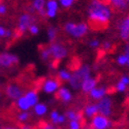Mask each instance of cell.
<instances>
[{
  "label": "cell",
  "instance_id": "11",
  "mask_svg": "<svg viewBox=\"0 0 129 129\" xmlns=\"http://www.w3.org/2000/svg\"><path fill=\"white\" fill-rule=\"evenodd\" d=\"M119 33L120 37L124 41L129 40V17L124 18L119 24Z\"/></svg>",
  "mask_w": 129,
  "mask_h": 129
},
{
  "label": "cell",
  "instance_id": "42",
  "mask_svg": "<svg viewBox=\"0 0 129 129\" xmlns=\"http://www.w3.org/2000/svg\"><path fill=\"white\" fill-rule=\"evenodd\" d=\"M3 129H18L16 127H13V126H7V127H4Z\"/></svg>",
  "mask_w": 129,
  "mask_h": 129
},
{
  "label": "cell",
  "instance_id": "28",
  "mask_svg": "<svg viewBox=\"0 0 129 129\" xmlns=\"http://www.w3.org/2000/svg\"><path fill=\"white\" fill-rule=\"evenodd\" d=\"M29 32L32 34V35H36L38 34V32H39V27L36 25V24H32L30 27H29Z\"/></svg>",
  "mask_w": 129,
  "mask_h": 129
},
{
  "label": "cell",
  "instance_id": "30",
  "mask_svg": "<svg viewBox=\"0 0 129 129\" xmlns=\"http://www.w3.org/2000/svg\"><path fill=\"white\" fill-rule=\"evenodd\" d=\"M69 129H81V123L77 120H71L69 122Z\"/></svg>",
  "mask_w": 129,
  "mask_h": 129
},
{
  "label": "cell",
  "instance_id": "29",
  "mask_svg": "<svg viewBox=\"0 0 129 129\" xmlns=\"http://www.w3.org/2000/svg\"><path fill=\"white\" fill-rule=\"evenodd\" d=\"M39 129H57V128L53 124H50L47 122H41L39 125Z\"/></svg>",
  "mask_w": 129,
  "mask_h": 129
},
{
  "label": "cell",
  "instance_id": "26",
  "mask_svg": "<svg viewBox=\"0 0 129 129\" xmlns=\"http://www.w3.org/2000/svg\"><path fill=\"white\" fill-rule=\"evenodd\" d=\"M76 2V0H59V2L61 4V6L65 7V8H69L70 6L73 5V3Z\"/></svg>",
  "mask_w": 129,
  "mask_h": 129
},
{
  "label": "cell",
  "instance_id": "45",
  "mask_svg": "<svg viewBox=\"0 0 129 129\" xmlns=\"http://www.w3.org/2000/svg\"><path fill=\"white\" fill-rule=\"evenodd\" d=\"M86 129H89V128H86Z\"/></svg>",
  "mask_w": 129,
  "mask_h": 129
},
{
  "label": "cell",
  "instance_id": "14",
  "mask_svg": "<svg viewBox=\"0 0 129 129\" xmlns=\"http://www.w3.org/2000/svg\"><path fill=\"white\" fill-rule=\"evenodd\" d=\"M107 94V89L105 87H95L94 89H92L90 92H89V95L90 97L94 100H100L101 98H103L104 96Z\"/></svg>",
  "mask_w": 129,
  "mask_h": 129
},
{
  "label": "cell",
  "instance_id": "22",
  "mask_svg": "<svg viewBox=\"0 0 129 129\" xmlns=\"http://www.w3.org/2000/svg\"><path fill=\"white\" fill-rule=\"evenodd\" d=\"M71 77V73L66 70V69H61L58 71V74H57V79L60 81V82H68L69 79Z\"/></svg>",
  "mask_w": 129,
  "mask_h": 129
},
{
  "label": "cell",
  "instance_id": "6",
  "mask_svg": "<svg viewBox=\"0 0 129 129\" xmlns=\"http://www.w3.org/2000/svg\"><path fill=\"white\" fill-rule=\"evenodd\" d=\"M98 109V113L104 117H110L112 115V99L107 96H104L103 98L99 100V102L96 104Z\"/></svg>",
  "mask_w": 129,
  "mask_h": 129
},
{
  "label": "cell",
  "instance_id": "36",
  "mask_svg": "<svg viewBox=\"0 0 129 129\" xmlns=\"http://www.w3.org/2000/svg\"><path fill=\"white\" fill-rule=\"evenodd\" d=\"M65 120H66V117H65V116H64V115H59L58 119H57V121H56V125H58V124H63L64 122H65Z\"/></svg>",
  "mask_w": 129,
  "mask_h": 129
},
{
  "label": "cell",
  "instance_id": "1",
  "mask_svg": "<svg viewBox=\"0 0 129 129\" xmlns=\"http://www.w3.org/2000/svg\"><path fill=\"white\" fill-rule=\"evenodd\" d=\"M89 25L93 30H103L112 18L111 7L101 0H92L88 6Z\"/></svg>",
  "mask_w": 129,
  "mask_h": 129
},
{
  "label": "cell",
  "instance_id": "12",
  "mask_svg": "<svg viewBox=\"0 0 129 129\" xmlns=\"http://www.w3.org/2000/svg\"><path fill=\"white\" fill-rule=\"evenodd\" d=\"M46 7H47L46 16L53 19L57 15L58 8H59V3H58L57 0H48L46 2Z\"/></svg>",
  "mask_w": 129,
  "mask_h": 129
},
{
  "label": "cell",
  "instance_id": "21",
  "mask_svg": "<svg viewBox=\"0 0 129 129\" xmlns=\"http://www.w3.org/2000/svg\"><path fill=\"white\" fill-rule=\"evenodd\" d=\"M33 109H34V113L37 116H44L48 112V106L45 103H37L33 106Z\"/></svg>",
  "mask_w": 129,
  "mask_h": 129
},
{
  "label": "cell",
  "instance_id": "27",
  "mask_svg": "<svg viewBox=\"0 0 129 129\" xmlns=\"http://www.w3.org/2000/svg\"><path fill=\"white\" fill-rule=\"evenodd\" d=\"M29 113L28 112H22V113H20L19 115H18V121L19 122H25V121H27L28 119H29Z\"/></svg>",
  "mask_w": 129,
  "mask_h": 129
},
{
  "label": "cell",
  "instance_id": "33",
  "mask_svg": "<svg viewBox=\"0 0 129 129\" xmlns=\"http://www.w3.org/2000/svg\"><path fill=\"white\" fill-rule=\"evenodd\" d=\"M89 47L90 48H92V49H96V48H98L99 46H100V42H99V40L98 39H92V40H90L89 41Z\"/></svg>",
  "mask_w": 129,
  "mask_h": 129
},
{
  "label": "cell",
  "instance_id": "44",
  "mask_svg": "<svg viewBox=\"0 0 129 129\" xmlns=\"http://www.w3.org/2000/svg\"><path fill=\"white\" fill-rule=\"evenodd\" d=\"M126 1H127V2H129V0H126Z\"/></svg>",
  "mask_w": 129,
  "mask_h": 129
},
{
  "label": "cell",
  "instance_id": "4",
  "mask_svg": "<svg viewBox=\"0 0 129 129\" xmlns=\"http://www.w3.org/2000/svg\"><path fill=\"white\" fill-rule=\"evenodd\" d=\"M49 50L51 52V57H53L55 61L64 59L68 54L67 49L60 42H52V45L49 47Z\"/></svg>",
  "mask_w": 129,
  "mask_h": 129
},
{
  "label": "cell",
  "instance_id": "31",
  "mask_svg": "<svg viewBox=\"0 0 129 129\" xmlns=\"http://www.w3.org/2000/svg\"><path fill=\"white\" fill-rule=\"evenodd\" d=\"M126 88H127V86H125V85H124L123 83H121L120 81L118 82L117 85H116V90L119 91V92H125Z\"/></svg>",
  "mask_w": 129,
  "mask_h": 129
},
{
  "label": "cell",
  "instance_id": "32",
  "mask_svg": "<svg viewBox=\"0 0 129 129\" xmlns=\"http://www.w3.org/2000/svg\"><path fill=\"white\" fill-rule=\"evenodd\" d=\"M59 115H60V114H59L57 111H53V112L51 113V120H52V122H53V125H56V121H57V119H58Z\"/></svg>",
  "mask_w": 129,
  "mask_h": 129
},
{
  "label": "cell",
  "instance_id": "2",
  "mask_svg": "<svg viewBox=\"0 0 129 129\" xmlns=\"http://www.w3.org/2000/svg\"><path fill=\"white\" fill-rule=\"evenodd\" d=\"M89 77H91V69L90 66L88 65H83L80 66L78 69H76L73 71V73H71V77L69 79V85L70 87L74 90H79L82 87L83 82L88 79Z\"/></svg>",
  "mask_w": 129,
  "mask_h": 129
},
{
  "label": "cell",
  "instance_id": "17",
  "mask_svg": "<svg viewBox=\"0 0 129 129\" xmlns=\"http://www.w3.org/2000/svg\"><path fill=\"white\" fill-rule=\"evenodd\" d=\"M24 97L26 98V100L28 101V103L31 107L34 106L35 104H37V102H38V96H37L36 91H34V90L27 91L24 95Z\"/></svg>",
  "mask_w": 129,
  "mask_h": 129
},
{
  "label": "cell",
  "instance_id": "15",
  "mask_svg": "<svg viewBox=\"0 0 129 129\" xmlns=\"http://www.w3.org/2000/svg\"><path fill=\"white\" fill-rule=\"evenodd\" d=\"M96 85H97V81H96L94 78H92V77H89L88 79H86L83 82L81 89H82V91L84 93H89L92 89H94L96 87Z\"/></svg>",
  "mask_w": 129,
  "mask_h": 129
},
{
  "label": "cell",
  "instance_id": "25",
  "mask_svg": "<svg viewBox=\"0 0 129 129\" xmlns=\"http://www.w3.org/2000/svg\"><path fill=\"white\" fill-rule=\"evenodd\" d=\"M117 63L119 64V65H127L128 64V58L126 57V55H124V54H122V55H119L117 57Z\"/></svg>",
  "mask_w": 129,
  "mask_h": 129
},
{
  "label": "cell",
  "instance_id": "34",
  "mask_svg": "<svg viewBox=\"0 0 129 129\" xmlns=\"http://www.w3.org/2000/svg\"><path fill=\"white\" fill-rule=\"evenodd\" d=\"M112 49V42L111 41H104L102 44V51L103 52H106V51H110Z\"/></svg>",
  "mask_w": 129,
  "mask_h": 129
},
{
  "label": "cell",
  "instance_id": "9",
  "mask_svg": "<svg viewBox=\"0 0 129 129\" xmlns=\"http://www.w3.org/2000/svg\"><path fill=\"white\" fill-rule=\"evenodd\" d=\"M61 86V82L58 79H48L42 84V91L47 94H52L58 91Z\"/></svg>",
  "mask_w": 129,
  "mask_h": 129
},
{
  "label": "cell",
  "instance_id": "19",
  "mask_svg": "<svg viewBox=\"0 0 129 129\" xmlns=\"http://www.w3.org/2000/svg\"><path fill=\"white\" fill-rule=\"evenodd\" d=\"M17 106H18V109H20L21 111H23V112H27L29 111L30 109V105L28 103V101L26 100V98L24 97V96H22V97H20L18 100H17Z\"/></svg>",
  "mask_w": 129,
  "mask_h": 129
},
{
  "label": "cell",
  "instance_id": "5",
  "mask_svg": "<svg viewBox=\"0 0 129 129\" xmlns=\"http://www.w3.org/2000/svg\"><path fill=\"white\" fill-rule=\"evenodd\" d=\"M34 18L32 17L30 14H23L21 15L19 18L18 22V31H17V36L19 37L20 35L24 34L26 31H28L29 27L33 24Z\"/></svg>",
  "mask_w": 129,
  "mask_h": 129
},
{
  "label": "cell",
  "instance_id": "24",
  "mask_svg": "<svg viewBox=\"0 0 129 129\" xmlns=\"http://www.w3.org/2000/svg\"><path fill=\"white\" fill-rule=\"evenodd\" d=\"M40 57H41V59L44 61L50 60V58H51V52H50L49 48H45V49H42L40 51Z\"/></svg>",
  "mask_w": 129,
  "mask_h": 129
},
{
  "label": "cell",
  "instance_id": "7",
  "mask_svg": "<svg viewBox=\"0 0 129 129\" xmlns=\"http://www.w3.org/2000/svg\"><path fill=\"white\" fill-rule=\"evenodd\" d=\"M111 126V122L106 117L97 114L91 120V128L93 129H107Z\"/></svg>",
  "mask_w": 129,
  "mask_h": 129
},
{
  "label": "cell",
  "instance_id": "38",
  "mask_svg": "<svg viewBox=\"0 0 129 129\" xmlns=\"http://www.w3.org/2000/svg\"><path fill=\"white\" fill-rule=\"evenodd\" d=\"M124 55H126V57L128 58V64L127 65L129 66V42H127L125 48H124Z\"/></svg>",
  "mask_w": 129,
  "mask_h": 129
},
{
  "label": "cell",
  "instance_id": "39",
  "mask_svg": "<svg viewBox=\"0 0 129 129\" xmlns=\"http://www.w3.org/2000/svg\"><path fill=\"white\" fill-rule=\"evenodd\" d=\"M5 32L6 29L3 26H0V37H5Z\"/></svg>",
  "mask_w": 129,
  "mask_h": 129
},
{
  "label": "cell",
  "instance_id": "8",
  "mask_svg": "<svg viewBox=\"0 0 129 129\" xmlns=\"http://www.w3.org/2000/svg\"><path fill=\"white\" fill-rule=\"evenodd\" d=\"M19 63V58L10 53H2L0 54V67L9 68Z\"/></svg>",
  "mask_w": 129,
  "mask_h": 129
},
{
  "label": "cell",
  "instance_id": "20",
  "mask_svg": "<svg viewBox=\"0 0 129 129\" xmlns=\"http://www.w3.org/2000/svg\"><path fill=\"white\" fill-rule=\"evenodd\" d=\"M110 3L117 9L124 10L128 7V3L126 0H110Z\"/></svg>",
  "mask_w": 129,
  "mask_h": 129
},
{
  "label": "cell",
  "instance_id": "40",
  "mask_svg": "<svg viewBox=\"0 0 129 129\" xmlns=\"http://www.w3.org/2000/svg\"><path fill=\"white\" fill-rule=\"evenodd\" d=\"M20 129H33V127L30 126V125H27V124H24V125L21 126Z\"/></svg>",
  "mask_w": 129,
  "mask_h": 129
},
{
  "label": "cell",
  "instance_id": "43",
  "mask_svg": "<svg viewBox=\"0 0 129 129\" xmlns=\"http://www.w3.org/2000/svg\"><path fill=\"white\" fill-rule=\"evenodd\" d=\"M0 96H1V90H0Z\"/></svg>",
  "mask_w": 129,
  "mask_h": 129
},
{
  "label": "cell",
  "instance_id": "23",
  "mask_svg": "<svg viewBox=\"0 0 129 129\" xmlns=\"http://www.w3.org/2000/svg\"><path fill=\"white\" fill-rule=\"evenodd\" d=\"M56 36H57V29L53 26H50L48 28V37H49V40L51 42H54L56 39Z\"/></svg>",
  "mask_w": 129,
  "mask_h": 129
},
{
  "label": "cell",
  "instance_id": "10",
  "mask_svg": "<svg viewBox=\"0 0 129 129\" xmlns=\"http://www.w3.org/2000/svg\"><path fill=\"white\" fill-rule=\"evenodd\" d=\"M5 94L7 95L8 98L13 100H18L20 97L23 96V90L16 84H8L7 87L5 88Z\"/></svg>",
  "mask_w": 129,
  "mask_h": 129
},
{
  "label": "cell",
  "instance_id": "18",
  "mask_svg": "<svg viewBox=\"0 0 129 129\" xmlns=\"http://www.w3.org/2000/svg\"><path fill=\"white\" fill-rule=\"evenodd\" d=\"M84 114L87 118H93L95 115L98 114V109L96 104H88L85 107L84 110Z\"/></svg>",
  "mask_w": 129,
  "mask_h": 129
},
{
  "label": "cell",
  "instance_id": "37",
  "mask_svg": "<svg viewBox=\"0 0 129 129\" xmlns=\"http://www.w3.org/2000/svg\"><path fill=\"white\" fill-rule=\"evenodd\" d=\"M6 12H7V8H6L5 4L0 3V16L5 15V14H6Z\"/></svg>",
  "mask_w": 129,
  "mask_h": 129
},
{
  "label": "cell",
  "instance_id": "13",
  "mask_svg": "<svg viewBox=\"0 0 129 129\" xmlns=\"http://www.w3.org/2000/svg\"><path fill=\"white\" fill-rule=\"evenodd\" d=\"M56 97L60 100H62L63 102L65 103H68L70 102V100L72 99V95H71V92L65 88V87H61L58 89L57 93H56Z\"/></svg>",
  "mask_w": 129,
  "mask_h": 129
},
{
  "label": "cell",
  "instance_id": "41",
  "mask_svg": "<svg viewBox=\"0 0 129 129\" xmlns=\"http://www.w3.org/2000/svg\"><path fill=\"white\" fill-rule=\"evenodd\" d=\"M12 36V31L10 30H6V32H5V37H10Z\"/></svg>",
  "mask_w": 129,
  "mask_h": 129
},
{
  "label": "cell",
  "instance_id": "16",
  "mask_svg": "<svg viewBox=\"0 0 129 129\" xmlns=\"http://www.w3.org/2000/svg\"><path fill=\"white\" fill-rule=\"evenodd\" d=\"M46 1L45 0H33L32 2V7H33L34 10L39 14L40 17H46Z\"/></svg>",
  "mask_w": 129,
  "mask_h": 129
},
{
  "label": "cell",
  "instance_id": "35",
  "mask_svg": "<svg viewBox=\"0 0 129 129\" xmlns=\"http://www.w3.org/2000/svg\"><path fill=\"white\" fill-rule=\"evenodd\" d=\"M120 82L123 83L125 86H129V76H122L121 79H120Z\"/></svg>",
  "mask_w": 129,
  "mask_h": 129
},
{
  "label": "cell",
  "instance_id": "3",
  "mask_svg": "<svg viewBox=\"0 0 129 129\" xmlns=\"http://www.w3.org/2000/svg\"><path fill=\"white\" fill-rule=\"evenodd\" d=\"M89 26L86 23H72V22H67L64 25V31L73 38H81L85 36L88 33Z\"/></svg>",
  "mask_w": 129,
  "mask_h": 129
}]
</instances>
